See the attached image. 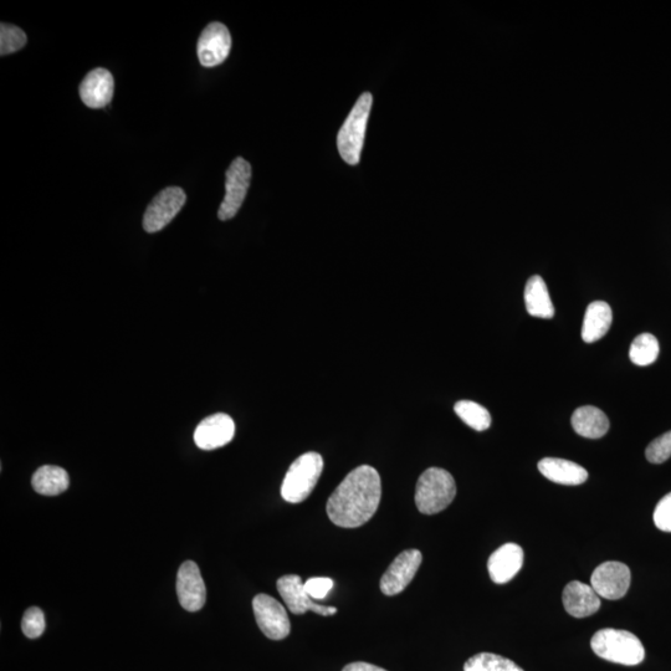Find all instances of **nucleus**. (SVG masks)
<instances>
[{"instance_id":"9b49d317","label":"nucleus","mask_w":671,"mask_h":671,"mask_svg":"<svg viewBox=\"0 0 671 671\" xmlns=\"http://www.w3.org/2000/svg\"><path fill=\"white\" fill-rule=\"evenodd\" d=\"M281 598L284 599L289 611L296 616H301L306 612H315L320 616L330 617L337 613V608L326 607L322 604L315 603L307 594L305 583L302 582L301 577L297 575H288L279 578L276 583Z\"/></svg>"},{"instance_id":"4be33fe9","label":"nucleus","mask_w":671,"mask_h":671,"mask_svg":"<svg viewBox=\"0 0 671 671\" xmlns=\"http://www.w3.org/2000/svg\"><path fill=\"white\" fill-rule=\"evenodd\" d=\"M69 474L59 466L45 465L35 471L32 479L33 489L40 495L56 496L68 490Z\"/></svg>"},{"instance_id":"20e7f679","label":"nucleus","mask_w":671,"mask_h":671,"mask_svg":"<svg viewBox=\"0 0 671 671\" xmlns=\"http://www.w3.org/2000/svg\"><path fill=\"white\" fill-rule=\"evenodd\" d=\"M372 104L373 97L370 92L362 94L338 132V152L347 165L356 166L360 163Z\"/></svg>"},{"instance_id":"c85d7f7f","label":"nucleus","mask_w":671,"mask_h":671,"mask_svg":"<svg viewBox=\"0 0 671 671\" xmlns=\"http://www.w3.org/2000/svg\"><path fill=\"white\" fill-rule=\"evenodd\" d=\"M654 524L659 530L671 532V493L665 495L655 507Z\"/></svg>"},{"instance_id":"f3484780","label":"nucleus","mask_w":671,"mask_h":671,"mask_svg":"<svg viewBox=\"0 0 671 671\" xmlns=\"http://www.w3.org/2000/svg\"><path fill=\"white\" fill-rule=\"evenodd\" d=\"M563 606L570 616L586 618L593 616L601 608V597L592 586L580 581H573L563 589Z\"/></svg>"},{"instance_id":"c756f323","label":"nucleus","mask_w":671,"mask_h":671,"mask_svg":"<svg viewBox=\"0 0 671 671\" xmlns=\"http://www.w3.org/2000/svg\"><path fill=\"white\" fill-rule=\"evenodd\" d=\"M332 588L334 581L329 577L310 578L305 582L306 592L312 599H325Z\"/></svg>"},{"instance_id":"cd10ccee","label":"nucleus","mask_w":671,"mask_h":671,"mask_svg":"<svg viewBox=\"0 0 671 671\" xmlns=\"http://www.w3.org/2000/svg\"><path fill=\"white\" fill-rule=\"evenodd\" d=\"M645 457L652 464H663L671 457V430L648 445Z\"/></svg>"},{"instance_id":"4468645a","label":"nucleus","mask_w":671,"mask_h":671,"mask_svg":"<svg viewBox=\"0 0 671 671\" xmlns=\"http://www.w3.org/2000/svg\"><path fill=\"white\" fill-rule=\"evenodd\" d=\"M235 423L228 414H213L198 425L194 432V442L203 450H214L232 442Z\"/></svg>"},{"instance_id":"a211bd4d","label":"nucleus","mask_w":671,"mask_h":671,"mask_svg":"<svg viewBox=\"0 0 671 671\" xmlns=\"http://www.w3.org/2000/svg\"><path fill=\"white\" fill-rule=\"evenodd\" d=\"M539 470L546 479L560 485H581L588 479V471L583 466L566 459H542Z\"/></svg>"},{"instance_id":"b1692460","label":"nucleus","mask_w":671,"mask_h":671,"mask_svg":"<svg viewBox=\"0 0 671 671\" xmlns=\"http://www.w3.org/2000/svg\"><path fill=\"white\" fill-rule=\"evenodd\" d=\"M457 416L463 420L466 425L476 430L484 432L491 425V416L488 409L480 404L471 401H460L454 406Z\"/></svg>"},{"instance_id":"6ab92c4d","label":"nucleus","mask_w":671,"mask_h":671,"mask_svg":"<svg viewBox=\"0 0 671 671\" xmlns=\"http://www.w3.org/2000/svg\"><path fill=\"white\" fill-rule=\"evenodd\" d=\"M613 312L611 306L604 301H594L589 304L583 320L582 340L593 343L601 340L611 329Z\"/></svg>"},{"instance_id":"39448f33","label":"nucleus","mask_w":671,"mask_h":671,"mask_svg":"<svg viewBox=\"0 0 671 671\" xmlns=\"http://www.w3.org/2000/svg\"><path fill=\"white\" fill-rule=\"evenodd\" d=\"M324 470V459L319 453H305L291 464L285 475L281 496L290 504H300L311 495Z\"/></svg>"},{"instance_id":"2eb2a0df","label":"nucleus","mask_w":671,"mask_h":671,"mask_svg":"<svg viewBox=\"0 0 671 671\" xmlns=\"http://www.w3.org/2000/svg\"><path fill=\"white\" fill-rule=\"evenodd\" d=\"M115 81L109 70L95 69L80 85V97L90 109H104L114 97Z\"/></svg>"},{"instance_id":"f8f14e48","label":"nucleus","mask_w":671,"mask_h":671,"mask_svg":"<svg viewBox=\"0 0 671 671\" xmlns=\"http://www.w3.org/2000/svg\"><path fill=\"white\" fill-rule=\"evenodd\" d=\"M230 49L232 37L228 28L222 23H210L198 40V59L204 68H214L227 60Z\"/></svg>"},{"instance_id":"7ed1b4c3","label":"nucleus","mask_w":671,"mask_h":671,"mask_svg":"<svg viewBox=\"0 0 671 671\" xmlns=\"http://www.w3.org/2000/svg\"><path fill=\"white\" fill-rule=\"evenodd\" d=\"M455 496H457V484L449 471L429 468L420 475L416 489V504L422 514H439L453 503Z\"/></svg>"},{"instance_id":"7c9ffc66","label":"nucleus","mask_w":671,"mask_h":671,"mask_svg":"<svg viewBox=\"0 0 671 671\" xmlns=\"http://www.w3.org/2000/svg\"><path fill=\"white\" fill-rule=\"evenodd\" d=\"M342 671H387L386 669L379 668L377 665L357 662L346 665Z\"/></svg>"},{"instance_id":"bb28decb","label":"nucleus","mask_w":671,"mask_h":671,"mask_svg":"<svg viewBox=\"0 0 671 671\" xmlns=\"http://www.w3.org/2000/svg\"><path fill=\"white\" fill-rule=\"evenodd\" d=\"M22 630L29 639L42 637L45 630V616L42 609L33 607L24 613Z\"/></svg>"},{"instance_id":"f03ea898","label":"nucleus","mask_w":671,"mask_h":671,"mask_svg":"<svg viewBox=\"0 0 671 671\" xmlns=\"http://www.w3.org/2000/svg\"><path fill=\"white\" fill-rule=\"evenodd\" d=\"M591 647L597 657L607 662L634 667L643 662L645 649L642 642L627 630L602 629L593 635Z\"/></svg>"},{"instance_id":"5701e85b","label":"nucleus","mask_w":671,"mask_h":671,"mask_svg":"<svg viewBox=\"0 0 671 671\" xmlns=\"http://www.w3.org/2000/svg\"><path fill=\"white\" fill-rule=\"evenodd\" d=\"M659 356V342L652 334L639 335L630 346V361L637 366L652 365Z\"/></svg>"},{"instance_id":"0eeeda50","label":"nucleus","mask_w":671,"mask_h":671,"mask_svg":"<svg viewBox=\"0 0 671 671\" xmlns=\"http://www.w3.org/2000/svg\"><path fill=\"white\" fill-rule=\"evenodd\" d=\"M187 196L182 188L168 187L158 193L148 206L143 217V229L157 233L166 228L186 204Z\"/></svg>"},{"instance_id":"a878e982","label":"nucleus","mask_w":671,"mask_h":671,"mask_svg":"<svg viewBox=\"0 0 671 671\" xmlns=\"http://www.w3.org/2000/svg\"><path fill=\"white\" fill-rule=\"evenodd\" d=\"M27 44V35L15 25L2 23L0 27V55L5 56L23 49Z\"/></svg>"},{"instance_id":"6e6552de","label":"nucleus","mask_w":671,"mask_h":671,"mask_svg":"<svg viewBox=\"0 0 671 671\" xmlns=\"http://www.w3.org/2000/svg\"><path fill=\"white\" fill-rule=\"evenodd\" d=\"M253 609L256 622L266 637L273 640L288 638L291 624L283 604L269 594L261 593L253 599Z\"/></svg>"},{"instance_id":"f257e3e1","label":"nucleus","mask_w":671,"mask_h":671,"mask_svg":"<svg viewBox=\"0 0 671 671\" xmlns=\"http://www.w3.org/2000/svg\"><path fill=\"white\" fill-rule=\"evenodd\" d=\"M382 498L381 476L370 465L348 474L327 501V515L338 527L357 529L375 516Z\"/></svg>"},{"instance_id":"393cba45","label":"nucleus","mask_w":671,"mask_h":671,"mask_svg":"<svg viewBox=\"0 0 671 671\" xmlns=\"http://www.w3.org/2000/svg\"><path fill=\"white\" fill-rule=\"evenodd\" d=\"M464 671H524L512 660L493 653H480L464 664Z\"/></svg>"},{"instance_id":"dca6fc26","label":"nucleus","mask_w":671,"mask_h":671,"mask_svg":"<svg viewBox=\"0 0 671 671\" xmlns=\"http://www.w3.org/2000/svg\"><path fill=\"white\" fill-rule=\"evenodd\" d=\"M524 565V550L516 544H506L490 556L488 570L491 581L505 585L520 572Z\"/></svg>"},{"instance_id":"1a4fd4ad","label":"nucleus","mask_w":671,"mask_h":671,"mask_svg":"<svg viewBox=\"0 0 671 671\" xmlns=\"http://www.w3.org/2000/svg\"><path fill=\"white\" fill-rule=\"evenodd\" d=\"M630 576L629 567L624 563H602L593 572L591 586L599 597L616 601L626 596L632 580Z\"/></svg>"},{"instance_id":"423d86ee","label":"nucleus","mask_w":671,"mask_h":671,"mask_svg":"<svg viewBox=\"0 0 671 671\" xmlns=\"http://www.w3.org/2000/svg\"><path fill=\"white\" fill-rule=\"evenodd\" d=\"M250 181L252 167L244 158H237L225 174V197L218 212L220 220H229L237 215L247 197Z\"/></svg>"},{"instance_id":"aec40b11","label":"nucleus","mask_w":671,"mask_h":671,"mask_svg":"<svg viewBox=\"0 0 671 671\" xmlns=\"http://www.w3.org/2000/svg\"><path fill=\"white\" fill-rule=\"evenodd\" d=\"M571 422L575 432L588 439L602 438L609 430L608 417L601 409L593 406L578 408Z\"/></svg>"},{"instance_id":"412c9836","label":"nucleus","mask_w":671,"mask_h":671,"mask_svg":"<svg viewBox=\"0 0 671 671\" xmlns=\"http://www.w3.org/2000/svg\"><path fill=\"white\" fill-rule=\"evenodd\" d=\"M525 302L527 312L539 319H552L555 316V306L552 304L550 293L544 279L539 275L532 276L525 288Z\"/></svg>"},{"instance_id":"ddd939ff","label":"nucleus","mask_w":671,"mask_h":671,"mask_svg":"<svg viewBox=\"0 0 671 671\" xmlns=\"http://www.w3.org/2000/svg\"><path fill=\"white\" fill-rule=\"evenodd\" d=\"M177 594L179 603L188 612H198L207 601V589L197 563L184 562L177 576Z\"/></svg>"},{"instance_id":"9d476101","label":"nucleus","mask_w":671,"mask_h":671,"mask_svg":"<svg viewBox=\"0 0 671 671\" xmlns=\"http://www.w3.org/2000/svg\"><path fill=\"white\" fill-rule=\"evenodd\" d=\"M422 561V552L418 550L402 552L382 576V593L389 597L402 593L416 577Z\"/></svg>"}]
</instances>
